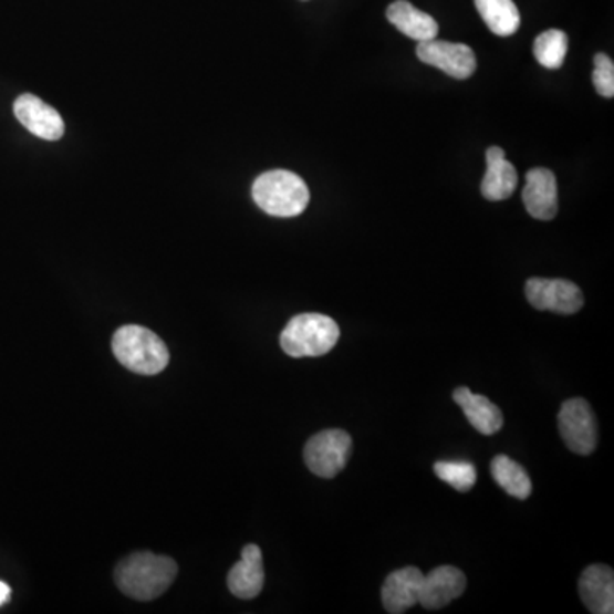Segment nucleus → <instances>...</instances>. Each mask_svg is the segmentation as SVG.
Segmentation results:
<instances>
[{"label":"nucleus","mask_w":614,"mask_h":614,"mask_svg":"<svg viewBox=\"0 0 614 614\" xmlns=\"http://www.w3.org/2000/svg\"><path fill=\"white\" fill-rule=\"evenodd\" d=\"M176 573L175 560L150 551H138L118 563L115 581L123 594L137 601H153L171 587Z\"/></svg>","instance_id":"f257e3e1"},{"label":"nucleus","mask_w":614,"mask_h":614,"mask_svg":"<svg viewBox=\"0 0 614 614\" xmlns=\"http://www.w3.org/2000/svg\"><path fill=\"white\" fill-rule=\"evenodd\" d=\"M112 348L123 367L141 376H156L169 364L166 343L138 324L118 327L113 335Z\"/></svg>","instance_id":"f03ea898"},{"label":"nucleus","mask_w":614,"mask_h":614,"mask_svg":"<svg viewBox=\"0 0 614 614\" xmlns=\"http://www.w3.org/2000/svg\"><path fill=\"white\" fill-rule=\"evenodd\" d=\"M254 204L273 217H295L310 204V188L304 179L285 169L263 173L253 183Z\"/></svg>","instance_id":"7ed1b4c3"},{"label":"nucleus","mask_w":614,"mask_h":614,"mask_svg":"<svg viewBox=\"0 0 614 614\" xmlns=\"http://www.w3.org/2000/svg\"><path fill=\"white\" fill-rule=\"evenodd\" d=\"M340 327L335 320L324 314L305 313L292 318L280 335V346L294 358L321 357L335 348Z\"/></svg>","instance_id":"20e7f679"},{"label":"nucleus","mask_w":614,"mask_h":614,"mask_svg":"<svg viewBox=\"0 0 614 614\" xmlns=\"http://www.w3.org/2000/svg\"><path fill=\"white\" fill-rule=\"evenodd\" d=\"M352 452V437L342 428H327L311 437L304 447V461L316 477L335 478Z\"/></svg>","instance_id":"39448f33"},{"label":"nucleus","mask_w":614,"mask_h":614,"mask_svg":"<svg viewBox=\"0 0 614 614\" xmlns=\"http://www.w3.org/2000/svg\"><path fill=\"white\" fill-rule=\"evenodd\" d=\"M559 428L563 443L573 452L589 456L596 450V418L585 399L572 398L563 403L559 414Z\"/></svg>","instance_id":"423d86ee"},{"label":"nucleus","mask_w":614,"mask_h":614,"mask_svg":"<svg viewBox=\"0 0 614 614\" xmlns=\"http://www.w3.org/2000/svg\"><path fill=\"white\" fill-rule=\"evenodd\" d=\"M525 298L534 310L559 314L579 313L584 305L581 289L570 280L562 279H529Z\"/></svg>","instance_id":"0eeeda50"},{"label":"nucleus","mask_w":614,"mask_h":614,"mask_svg":"<svg viewBox=\"0 0 614 614\" xmlns=\"http://www.w3.org/2000/svg\"><path fill=\"white\" fill-rule=\"evenodd\" d=\"M417 56L424 64L433 65L446 72L450 77H471L477 71V56L473 50L465 43H450V41L427 40L420 41L417 46Z\"/></svg>","instance_id":"6e6552de"},{"label":"nucleus","mask_w":614,"mask_h":614,"mask_svg":"<svg viewBox=\"0 0 614 614\" xmlns=\"http://www.w3.org/2000/svg\"><path fill=\"white\" fill-rule=\"evenodd\" d=\"M14 115L23 127L43 141H59L64 137V119L52 106L33 94H23L14 103Z\"/></svg>","instance_id":"1a4fd4ad"},{"label":"nucleus","mask_w":614,"mask_h":614,"mask_svg":"<svg viewBox=\"0 0 614 614\" xmlns=\"http://www.w3.org/2000/svg\"><path fill=\"white\" fill-rule=\"evenodd\" d=\"M522 201L529 216L538 220L555 219L559 214V188L553 171L534 168L525 175Z\"/></svg>","instance_id":"9d476101"},{"label":"nucleus","mask_w":614,"mask_h":614,"mask_svg":"<svg viewBox=\"0 0 614 614\" xmlns=\"http://www.w3.org/2000/svg\"><path fill=\"white\" fill-rule=\"evenodd\" d=\"M466 575L452 565H443L424 575L418 604L425 610H440L462 596Z\"/></svg>","instance_id":"9b49d317"},{"label":"nucleus","mask_w":614,"mask_h":614,"mask_svg":"<svg viewBox=\"0 0 614 614\" xmlns=\"http://www.w3.org/2000/svg\"><path fill=\"white\" fill-rule=\"evenodd\" d=\"M424 573L417 566H405L387 575L383 585L384 610L392 614L406 613L418 604Z\"/></svg>","instance_id":"f8f14e48"},{"label":"nucleus","mask_w":614,"mask_h":614,"mask_svg":"<svg viewBox=\"0 0 614 614\" xmlns=\"http://www.w3.org/2000/svg\"><path fill=\"white\" fill-rule=\"evenodd\" d=\"M263 555L260 547L246 544L242 548L241 560L229 572V591L239 600H254L263 591Z\"/></svg>","instance_id":"ddd939ff"},{"label":"nucleus","mask_w":614,"mask_h":614,"mask_svg":"<svg viewBox=\"0 0 614 614\" xmlns=\"http://www.w3.org/2000/svg\"><path fill=\"white\" fill-rule=\"evenodd\" d=\"M579 592L591 613H614V573L610 566H587L579 581Z\"/></svg>","instance_id":"4468645a"},{"label":"nucleus","mask_w":614,"mask_h":614,"mask_svg":"<svg viewBox=\"0 0 614 614\" xmlns=\"http://www.w3.org/2000/svg\"><path fill=\"white\" fill-rule=\"evenodd\" d=\"M487 175L481 181V195L487 200H507L518 188V171L514 164L506 159V153L500 147L487 150Z\"/></svg>","instance_id":"2eb2a0df"},{"label":"nucleus","mask_w":614,"mask_h":614,"mask_svg":"<svg viewBox=\"0 0 614 614\" xmlns=\"http://www.w3.org/2000/svg\"><path fill=\"white\" fill-rule=\"evenodd\" d=\"M387 21L412 40H434L439 34V24L433 15L422 12L420 9L409 4L408 0H396L387 8Z\"/></svg>","instance_id":"dca6fc26"},{"label":"nucleus","mask_w":614,"mask_h":614,"mask_svg":"<svg viewBox=\"0 0 614 614\" xmlns=\"http://www.w3.org/2000/svg\"><path fill=\"white\" fill-rule=\"evenodd\" d=\"M452 398L461 406L469 424L473 425L478 433L483 436H493L502 428V412L496 403H491L485 396L475 395L469 387L465 386L458 387Z\"/></svg>","instance_id":"f3484780"},{"label":"nucleus","mask_w":614,"mask_h":614,"mask_svg":"<svg viewBox=\"0 0 614 614\" xmlns=\"http://www.w3.org/2000/svg\"><path fill=\"white\" fill-rule=\"evenodd\" d=\"M475 4L491 33L510 37L521 27V14L512 0H475Z\"/></svg>","instance_id":"a211bd4d"},{"label":"nucleus","mask_w":614,"mask_h":614,"mask_svg":"<svg viewBox=\"0 0 614 614\" xmlns=\"http://www.w3.org/2000/svg\"><path fill=\"white\" fill-rule=\"evenodd\" d=\"M491 477L500 488L514 499L525 500L531 496L532 483L525 469L509 456H497L491 461Z\"/></svg>","instance_id":"6ab92c4d"},{"label":"nucleus","mask_w":614,"mask_h":614,"mask_svg":"<svg viewBox=\"0 0 614 614\" xmlns=\"http://www.w3.org/2000/svg\"><path fill=\"white\" fill-rule=\"evenodd\" d=\"M569 38L562 30H548L534 40V56L544 69L556 71L565 62Z\"/></svg>","instance_id":"aec40b11"},{"label":"nucleus","mask_w":614,"mask_h":614,"mask_svg":"<svg viewBox=\"0 0 614 614\" xmlns=\"http://www.w3.org/2000/svg\"><path fill=\"white\" fill-rule=\"evenodd\" d=\"M434 471L440 480L458 491H468L477 483V469L468 461H439Z\"/></svg>","instance_id":"412c9836"},{"label":"nucleus","mask_w":614,"mask_h":614,"mask_svg":"<svg viewBox=\"0 0 614 614\" xmlns=\"http://www.w3.org/2000/svg\"><path fill=\"white\" fill-rule=\"evenodd\" d=\"M592 82H594V87H596L601 96H614V64L613 60L604 55V53H597V55L594 56Z\"/></svg>","instance_id":"4be33fe9"},{"label":"nucleus","mask_w":614,"mask_h":614,"mask_svg":"<svg viewBox=\"0 0 614 614\" xmlns=\"http://www.w3.org/2000/svg\"><path fill=\"white\" fill-rule=\"evenodd\" d=\"M9 596H11V589L4 582H0V604L8 603Z\"/></svg>","instance_id":"5701e85b"}]
</instances>
